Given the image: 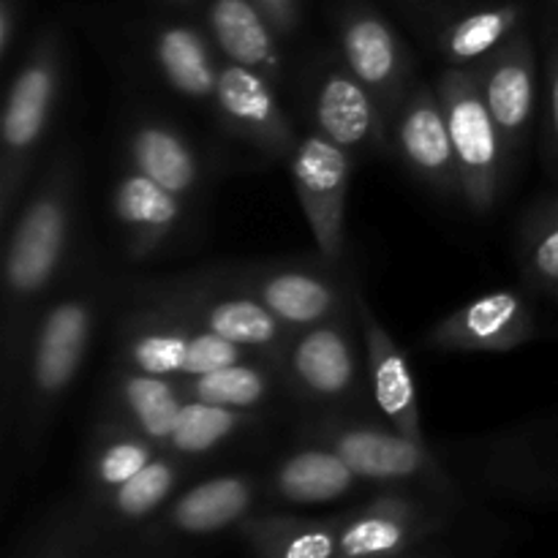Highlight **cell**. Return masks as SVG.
Returning <instances> with one entry per match:
<instances>
[{
    "mask_svg": "<svg viewBox=\"0 0 558 558\" xmlns=\"http://www.w3.org/2000/svg\"><path fill=\"white\" fill-rule=\"evenodd\" d=\"M80 207V153L71 142L49 158L3 232V325H0V441L9 436L22 357L33 322L58 292L71 256Z\"/></svg>",
    "mask_w": 558,
    "mask_h": 558,
    "instance_id": "cell-1",
    "label": "cell"
},
{
    "mask_svg": "<svg viewBox=\"0 0 558 558\" xmlns=\"http://www.w3.org/2000/svg\"><path fill=\"white\" fill-rule=\"evenodd\" d=\"M104 308V287L96 272H80L58 289L33 322L22 357L14 420L3 441L5 477L33 466L47 447L65 396L80 379L96 338Z\"/></svg>",
    "mask_w": 558,
    "mask_h": 558,
    "instance_id": "cell-2",
    "label": "cell"
},
{
    "mask_svg": "<svg viewBox=\"0 0 558 558\" xmlns=\"http://www.w3.org/2000/svg\"><path fill=\"white\" fill-rule=\"evenodd\" d=\"M185 469L189 461L161 450L156 461L120 488L101 494L82 490L76 501L49 510L20 534L11 554L27 558L109 556L120 554L118 543H125V554H131L142 529L178 494Z\"/></svg>",
    "mask_w": 558,
    "mask_h": 558,
    "instance_id": "cell-3",
    "label": "cell"
},
{
    "mask_svg": "<svg viewBox=\"0 0 558 558\" xmlns=\"http://www.w3.org/2000/svg\"><path fill=\"white\" fill-rule=\"evenodd\" d=\"M63 36L54 27H47L27 47L5 93L3 123H0V229L3 232L25 199L33 163L52 125L54 107L63 90Z\"/></svg>",
    "mask_w": 558,
    "mask_h": 558,
    "instance_id": "cell-4",
    "label": "cell"
},
{
    "mask_svg": "<svg viewBox=\"0 0 558 558\" xmlns=\"http://www.w3.org/2000/svg\"><path fill=\"white\" fill-rule=\"evenodd\" d=\"M300 436L332 447L365 485L423 490L450 501H458L461 494L456 474L430 450L428 441L412 439L390 423L379 425L332 409L305 420Z\"/></svg>",
    "mask_w": 558,
    "mask_h": 558,
    "instance_id": "cell-5",
    "label": "cell"
},
{
    "mask_svg": "<svg viewBox=\"0 0 558 558\" xmlns=\"http://www.w3.org/2000/svg\"><path fill=\"white\" fill-rule=\"evenodd\" d=\"M129 298L161 305L205 330L218 332L240 347L276 360L287 347L292 327L283 325L262 300L234 283L223 267L145 278L131 287Z\"/></svg>",
    "mask_w": 558,
    "mask_h": 558,
    "instance_id": "cell-6",
    "label": "cell"
},
{
    "mask_svg": "<svg viewBox=\"0 0 558 558\" xmlns=\"http://www.w3.org/2000/svg\"><path fill=\"white\" fill-rule=\"evenodd\" d=\"M131 300V308L118 322V363L167 379H189L240 360L256 357V352L205 330L161 305Z\"/></svg>",
    "mask_w": 558,
    "mask_h": 558,
    "instance_id": "cell-7",
    "label": "cell"
},
{
    "mask_svg": "<svg viewBox=\"0 0 558 558\" xmlns=\"http://www.w3.org/2000/svg\"><path fill=\"white\" fill-rule=\"evenodd\" d=\"M461 178V199L474 216H488L505 191L510 145L496 125L474 65H447L436 80Z\"/></svg>",
    "mask_w": 558,
    "mask_h": 558,
    "instance_id": "cell-8",
    "label": "cell"
},
{
    "mask_svg": "<svg viewBox=\"0 0 558 558\" xmlns=\"http://www.w3.org/2000/svg\"><path fill=\"white\" fill-rule=\"evenodd\" d=\"M452 458L474 488L523 505H558V428L526 423L456 447Z\"/></svg>",
    "mask_w": 558,
    "mask_h": 558,
    "instance_id": "cell-9",
    "label": "cell"
},
{
    "mask_svg": "<svg viewBox=\"0 0 558 558\" xmlns=\"http://www.w3.org/2000/svg\"><path fill=\"white\" fill-rule=\"evenodd\" d=\"M357 311L347 308L319 325L292 330L278 368L283 385L308 407L332 412L363 396V357H360Z\"/></svg>",
    "mask_w": 558,
    "mask_h": 558,
    "instance_id": "cell-10",
    "label": "cell"
},
{
    "mask_svg": "<svg viewBox=\"0 0 558 558\" xmlns=\"http://www.w3.org/2000/svg\"><path fill=\"white\" fill-rule=\"evenodd\" d=\"M456 505L423 490L387 488L357 507L336 512L338 558L420 554L447 526Z\"/></svg>",
    "mask_w": 558,
    "mask_h": 558,
    "instance_id": "cell-11",
    "label": "cell"
},
{
    "mask_svg": "<svg viewBox=\"0 0 558 558\" xmlns=\"http://www.w3.org/2000/svg\"><path fill=\"white\" fill-rule=\"evenodd\" d=\"M223 272L248 289L292 330L319 325L354 305L357 281L343 262H254L223 265Z\"/></svg>",
    "mask_w": 558,
    "mask_h": 558,
    "instance_id": "cell-12",
    "label": "cell"
},
{
    "mask_svg": "<svg viewBox=\"0 0 558 558\" xmlns=\"http://www.w3.org/2000/svg\"><path fill=\"white\" fill-rule=\"evenodd\" d=\"M251 474H218L178 490L136 537L131 554H174L183 543H202L238 529L259 499Z\"/></svg>",
    "mask_w": 558,
    "mask_h": 558,
    "instance_id": "cell-13",
    "label": "cell"
},
{
    "mask_svg": "<svg viewBox=\"0 0 558 558\" xmlns=\"http://www.w3.org/2000/svg\"><path fill=\"white\" fill-rule=\"evenodd\" d=\"M289 172L319 254L330 262H343L354 156L327 136L305 131L289 153Z\"/></svg>",
    "mask_w": 558,
    "mask_h": 558,
    "instance_id": "cell-14",
    "label": "cell"
},
{
    "mask_svg": "<svg viewBox=\"0 0 558 558\" xmlns=\"http://www.w3.org/2000/svg\"><path fill=\"white\" fill-rule=\"evenodd\" d=\"M537 314L523 289H496L469 300L428 327L430 352H510L537 338Z\"/></svg>",
    "mask_w": 558,
    "mask_h": 558,
    "instance_id": "cell-15",
    "label": "cell"
},
{
    "mask_svg": "<svg viewBox=\"0 0 558 558\" xmlns=\"http://www.w3.org/2000/svg\"><path fill=\"white\" fill-rule=\"evenodd\" d=\"M210 107L227 134L265 156L283 158L298 145L300 134L278 98L276 82L259 71L223 60Z\"/></svg>",
    "mask_w": 558,
    "mask_h": 558,
    "instance_id": "cell-16",
    "label": "cell"
},
{
    "mask_svg": "<svg viewBox=\"0 0 558 558\" xmlns=\"http://www.w3.org/2000/svg\"><path fill=\"white\" fill-rule=\"evenodd\" d=\"M338 58L392 120L412 90V58L396 27L374 9H349L338 22Z\"/></svg>",
    "mask_w": 558,
    "mask_h": 558,
    "instance_id": "cell-17",
    "label": "cell"
},
{
    "mask_svg": "<svg viewBox=\"0 0 558 558\" xmlns=\"http://www.w3.org/2000/svg\"><path fill=\"white\" fill-rule=\"evenodd\" d=\"M390 145L409 172L445 196H461L450 125L436 85H412L390 120Z\"/></svg>",
    "mask_w": 558,
    "mask_h": 558,
    "instance_id": "cell-18",
    "label": "cell"
},
{
    "mask_svg": "<svg viewBox=\"0 0 558 558\" xmlns=\"http://www.w3.org/2000/svg\"><path fill=\"white\" fill-rule=\"evenodd\" d=\"M308 114L311 131L327 136L352 156L385 150L390 145V120L385 109L343 63L316 74L311 85Z\"/></svg>",
    "mask_w": 558,
    "mask_h": 558,
    "instance_id": "cell-19",
    "label": "cell"
},
{
    "mask_svg": "<svg viewBox=\"0 0 558 558\" xmlns=\"http://www.w3.org/2000/svg\"><path fill=\"white\" fill-rule=\"evenodd\" d=\"M109 213L129 259H153L178 243L189 223L191 205L147 174L125 167L109 189Z\"/></svg>",
    "mask_w": 558,
    "mask_h": 558,
    "instance_id": "cell-20",
    "label": "cell"
},
{
    "mask_svg": "<svg viewBox=\"0 0 558 558\" xmlns=\"http://www.w3.org/2000/svg\"><path fill=\"white\" fill-rule=\"evenodd\" d=\"M354 311H357L360 332H363L365 374H368V387L376 409L392 428L412 436V439L425 441L417 376H414L407 352L392 338V332L381 325L374 305L368 303L360 287L354 289Z\"/></svg>",
    "mask_w": 558,
    "mask_h": 558,
    "instance_id": "cell-21",
    "label": "cell"
},
{
    "mask_svg": "<svg viewBox=\"0 0 558 558\" xmlns=\"http://www.w3.org/2000/svg\"><path fill=\"white\" fill-rule=\"evenodd\" d=\"M120 153L125 167L147 174L189 205L205 194V158L178 125L158 114H134L125 120Z\"/></svg>",
    "mask_w": 558,
    "mask_h": 558,
    "instance_id": "cell-22",
    "label": "cell"
},
{
    "mask_svg": "<svg viewBox=\"0 0 558 558\" xmlns=\"http://www.w3.org/2000/svg\"><path fill=\"white\" fill-rule=\"evenodd\" d=\"M480 90L512 153L521 150L537 107V52L526 33L518 31L494 54L474 63Z\"/></svg>",
    "mask_w": 558,
    "mask_h": 558,
    "instance_id": "cell-23",
    "label": "cell"
},
{
    "mask_svg": "<svg viewBox=\"0 0 558 558\" xmlns=\"http://www.w3.org/2000/svg\"><path fill=\"white\" fill-rule=\"evenodd\" d=\"M363 485V480L332 447L314 439H303V445L283 452L265 480L270 499L298 507L332 505L357 494Z\"/></svg>",
    "mask_w": 558,
    "mask_h": 558,
    "instance_id": "cell-24",
    "label": "cell"
},
{
    "mask_svg": "<svg viewBox=\"0 0 558 558\" xmlns=\"http://www.w3.org/2000/svg\"><path fill=\"white\" fill-rule=\"evenodd\" d=\"M207 36L229 63L245 65L281 82L283 54L278 47V27L256 0H210Z\"/></svg>",
    "mask_w": 558,
    "mask_h": 558,
    "instance_id": "cell-25",
    "label": "cell"
},
{
    "mask_svg": "<svg viewBox=\"0 0 558 558\" xmlns=\"http://www.w3.org/2000/svg\"><path fill=\"white\" fill-rule=\"evenodd\" d=\"M185 401L189 398H185L178 379L153 376L118 363L107 385L104 414L123 420V423L145 434L147 439H153L163 450Z\"/></svg>",
    "mask_w": 558,
    "mask_h": 558,
    "instance_id": "cell-26",
    "label": "cell"
},
{
    "mask_svg": "<svg viewBox=\"0 0 558 558\" xmlns=\"http://www.w3.org/2000/svg\"><path fill=\"white\" fill-rule=\"evenodd\" d=\"M150 60L161 80L191 104L210 107L223 58L210 36L185 22H167L153 33Z\"/></svg>",
    "mask_w": 558,
    "mask_h": 558,
    "instance_id": "cell-27",
    "label": "cell"
},
{
    "mask_svg": "<svg viewBox=\"0 0 558 558\" xmlns=\"http://www.w3.org/2000/svg\"><path fill=\"white\" fill-rule=\"evenodd\" d=\"M234 537L262 558H338L336 515H248Z\"/></svg>",
    "mask_w": 558,
    "mask_h": 558,
    "instance_id": "cell-28",
    "label": "cell"
},
{
    "mask_svg": "<svg viewBox=\"0 0 558 558\" xmlns=\"http://www.w3.org/2000/svg\"><path fill=\"white\" fill-rule=\"evenodd\" d=\"M158 456H161V447L156 441L147 439L123 420L101 412L85 458H82V485L93 494L120 488Z\"/></svg>",
    "mask_w": 558,
    "mask_h": 558,
    "instance_id": "cell-29",
    "label": "cell"
},
{
    "mask_svg": "<svg viewBox=\"0 0 558 558\" xmlns=\"http://www.w3.org/2000/svg\"><path fill=\"white\" fill-rule=\"evenodd\" d=\"M180 387H183L185 398H194V401L243 409V412H262L287 385H283L276 360L256 354V357L240 360V363L223 365V368L207 371V374L180 379Z\"/></svg>",
    "mask_w": 558,
    "mask_h": 558,
    "instance_id": "cell-30",
    "label": "cell"
},
{
    "mask_svg": "<svg viewBox=\"0 0 558 558\" xmlns=\"http://www.w3.org/2000/svg\"><path fill=\"white\" fill-rule=\"evenodd\" d=\"M265 417L262 412H243V409L216 407V403L194 401L189 398L180 409V417L169 434L163 450L183 461H202L207 456H216L227 445H232L240 436L262 428Z\"/></svg>",
    "mask_w": 558,
    "mask_h": 558,
    "instance_id": "cell-31",
    "label": "cell"
},
{
    "mask_svg": "<svg viewBox=\"0 0 558 558\" xmlns=\"http://www.w3.org/2000/svg\"><path fill=\"white\" fill-rule=\"evenodd\" d=\"M515 259L523 281L558 303V194L537 199L521 216Z\"/></svg>",
    "mask_w": 558,
    "mask_h": 558,
    "instance_id": "cell-32",
    "label": "cell"
},
{
    "mask_svg": "<svg viewBox=\"0 0 558 558\" xmlns=\"http://www.w3.org/2000/svg\"><path fill=\"white\" fill-rule=\"evenodd\" d=\"M521 20L523 9L515 3L472 11L441 33V54L450 65L480 63L515 36Z\"/></svg>",
    "mask_w": 558,
    "mask_h": 558,
    "instance_id": "cell-33",
    "label": "cell"
},
{
    "mask_svg": "<svg viewBox=\"0 0 558 558\" xmlns=\"http://www.w3.org/2000/svg\"><path fill=\"white\" fill-rule=\"evenodd\" d=\"M545 140H548L550 167L558 174V41L548 58V120H545Z\"/></svg>",
    "mask_w": 558,
    "mask_h": 558,
    "instance_id": "cell-34",
    "label": "cell"
},
{
    "mask_svg": "<svg viewBox=\"0 0 558 558\" xmlns=\"http://www.w3.org/2000/svg\"><path fill=\"white\" fill-rule=\"evenodd\" d=\"M20 9H16V0H3L0 3V60H9L14 54V41L16 33H20Z\"/></svg>",
    "mask_w": 558,
    "mask_h": 558,
    "instance_id": "cell-35",
    "label": "cell"
},
{
    "mask_svg": "<svg viewBox=\"0 0 558 558\" xmlns=\"http://www.w3.org/2000/svg\"><path fill=\"white\" fill-rule=\"evenodd\" d=\"M278 27V33H292L298 25V0H256Z\"/></svg>",
    "mask_w": 558,
    "mask_h": 558,
    "instance_id": "cell-36",
    "label": "cell"
},
{
    "mask_svg": "<svg viewBox=\"0 0 558 558\" xmlns=\"http://www.w3.org/2000/svg\"><path fill=\"white\" fill-rule=\"evenodd\" d=\"M172 3H191V0H172Z\"/></svg>",
    "mask_w": 558,
    "mask_h": 558,
    "instance_id": "cell-37",
    "label": "cell"
}]
</instances>
